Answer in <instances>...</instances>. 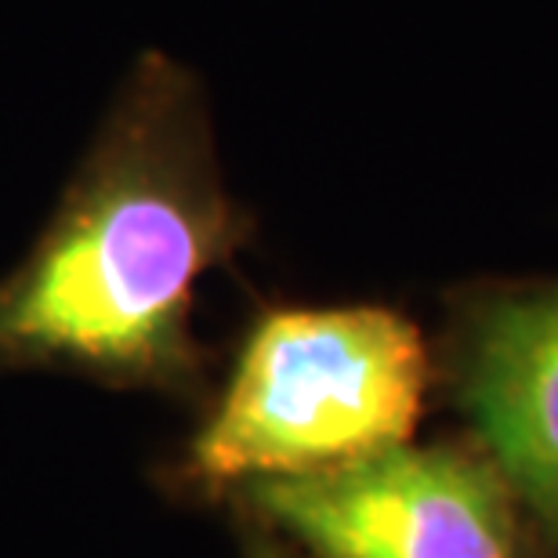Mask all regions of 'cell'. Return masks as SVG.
Instances as JSON below:
<instances>
[{"label": "cell", "instance_id": "obj_1", "mask_svg": "<svg viewBox=\"0 0 558 558\" xmlns=\"http://www.w3.org/2000/svg\"><path fill=\"white\" fill-rule=\"evenodd\" d=\"M251 210L221 178L204 81L145 51L51 218L0 276V374H62L204 403L199 283L236 262Z\"/></svg>", "mask_w": 558, "mask_h": 558}, {"label": "cell", "instance_id": "obj_2", "mask_svg": "<svg viewBox=\"0 0 558 558\" xmlns=\"http://www.w3.org/2000/svg\"><path fill=\"white\" fill-rule=\"evenodd\" d=\"M428 385V341L403 312L265 308L156 483L171 500L229 505L251 483L363 461L414 439Z\"/></svg>", "mask_w": 558, "mask_h": 558}, {"label": "cell", "instance_id": "obj_3", "mask_svg": "<svg viewBox=\"0 0 558 558\" xmlns=\"http://www.w3.org/2000/svg\"><path fill=\"white\" fill-rule=\"evenodd\" d=\"M316 558H522L515 494L461 446H392L327 472L265 478L229 497Z\"/></svg>", "mask_w": 558, "mask_h": 558}, {"label": "cell", "instance_id": "obj_4", "mask_svg": "<svg viewBox=\"0 0 558 558\" xmlns=\"http://www.w3.org/2000/svg\"><path fill=\"white\" fill-rule=\"evenodd\" d=\"M453 388L515 500L558 537V283L475 301L457 327Z\"/></svg>", "mask_w": 558, "mask_h": 558}, {"label": "cell", "instance_id": "obj_5", "mask_svg": "<svg viewBox=\"0 0 558 558\" xmlns=\"http://www.w3.org/2000/svg\"><path fill=\"white\" fill-rule=\"evenodd\" d=\"M240 548L243 558H316L312 551L298 548V544H290L287 537H279L269 526L251 519H240Z\"/></svg>", "mask_w": 558, "mask_h": 558}]
</instances>
